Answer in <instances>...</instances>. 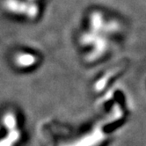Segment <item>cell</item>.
<instances>
[{"label":"cell","mask_w":146,"mask_h":146,"mask_svg":"<svg viewBox=\"0 0 146 146\" xmlns=\"http://www.w3.org/2000/svg\"><path fill=\"white\" fill-rule=\"evenodd\" d=\"M5 125L11 130V133L8 135V137L0 142V146H13L16 141L19 138V133L16 129V120L13 114L8 113L5 117Z\"/></svg>","instance_id":"1"},{"label":"cell","mask_w":146,"mask_h":146,"mask_svg":"<svg viewBox=\"0 0 146 146\" xmlns=\"http://www.w3.org/2000/svg\"><path fill=\"white\" fill-rule=\"evenodd\" d=\"M7 7L11 9L13 12H17V13H23L28 16H35L37 13V8L35 5H28L26 6L25 5H22L21 6L18 5L14 1H10L7 3Z\"/></svg>","instance_id":"2"},{"label":"cell","mask_w":146,"mask_h":146,"mask_svg":"<svg viewBox=\"0 0 146 146\" xmlns=\"http://www.w3.org/2000/svg\"><path fill=\"white\" fill-rule=\"evenodd\" d=\"M18 64L19 65H22V66H28L33 64L34 62H35V56H31V55H21L18 57Z\"/></svg>","instance_id":"3"}]
</instances>
